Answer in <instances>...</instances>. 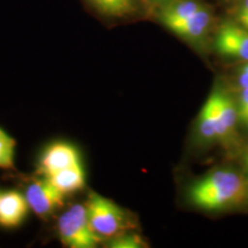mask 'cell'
Segmentation results:
<instances>
[{"mask_svg":"<svg viewBox=\"0 0 248 248\" xmlns=\"http://www.w3.org/2000/svg\"><path fill=\"white\" fill-rule=\"evenodd\" d=\"M190 200L203 210H221L243 203L248 197L244 175L232 170H217L200 179L190 188Z\"/></svg>","mask_w":248,"mask_h":248,"instance_id":"cell-1","label":"cell"},{"mask_svg":"<svg viewBox=\"0 0 248 248\" xmlns=\"http://www.w3.org/2000/svg\"><path fill=\"white\" fill-rule=\"evenodd\" d=\"M58 233L61 243L70 248H93L104 239L90 224L85 204H74L62 214Z\"/></svg>","mask_w":248,"mask_h":248,"instance_id":"cell-2","label":"cell"},{"mask_svg":"<svg viewBox=\"0 0 248 248\" xmlns=\"http://www.w3.org/2000/svg\"><path fill=\"white\" fill-rule=\"evenodd\" d=\"M90 224L102 238L116 237L126 226V215L116 203L94 192L85 203Z\"/></svg>","mask_w":248,"mask_h":248,"instance_id":"cell-3","label":"cell"},{"mask_svg":"<svg viewBox=\"0 0 248 248\" xmlns=\"http://www.w3.org/2000/svg\"><path fill=\"white\" fill-rule=\"evenodd\" d=\"M26 198L30 209L40 217L49 215L64 202V194L47 178L33 182L28 187Z\"/></svg>","mask_w":248,"mask_h":248,"instance_id":"cell-4","label":"cell"},{"mask_svg":"<svg viewBox=\"0 0 248 248\" xmlns=\"http://www.w3.org/2000/svg\"><path fill=\"white\" fill-rule=\"evenodd\" d=\"M80 162L79 153L74 145L62 141L54 142L46 148L40 157L38 171L47 177Z\"/></svg>","mask_w":248,"mask_h":248,"instance_id":"cell-5","label":"cell"},{"mask_svg":"<svg viewBox=\"0 0 248 248\" xmlns=\"http://www.w3.org/2000/svg\"><path fill=\"white\" fill-rule=\"evenodd\" d=\"M215 45L223 55L248 61V30L234 24H224L217 32Z\"/></svg>","mask_w":248,"mask_h":248,"instance_id":"cell-6","label":"cell"},{"mask_svg":"<svg viewBox=\"0 0 248 248\" xmlns=\"http://www.w3.org/2000/svg\"><path fill=\"white\" fill-rule=\"evenodd\" d=\"M30 209L27 198L17 191L0 193V225L16 228L24 221Z\"/></svg>","mask_w":248,"mask_h":248,"instance_id":"cell-7","label":"cell"},{"mask_svg":"<svg viewBox=\"0 0 248 248\" xmlns=\"http://www.w3.org/2000/svg\"><path fill=\"white\" fill-rule=\"evenodd\" d=\"M210 23H212V14L206 7H202L191 16L179 22L170 24L167 28L184 39L199 40L207 35Z\"/></svg>","mask_w":248,"mask_h":248,"instance_id":"cell-8","label":"cell"},{"mask_svg":"<svg viewBox=\"0 0 248 248\" xmlns=\"http://www.w3.org/2000/svg\"><path fill=\"white\" fill-rule=\"evenodd\" d=\"M49 182L64 195L82 190L85 186V173L82 162L47 176Z\"/></svg>","mask_w":248,"mask_h":248,"instance_id":"cell-9","label":"cell"},{"mask_svg":"<svg viewBox=\"0 0 248 248\" xmlns=\"http://www.w3.org/2000/svg\"><path fill=\"white\" fill-rule=\"evenodd\" d=\"M210 98L214 102L217 115L221 119L222 125L226 131L229 140H231L235 136V125H237V121L239 119L238 109L235 108V105L230 97L223 92H213L210 94Z\"/></svg>","mask_w":248,"mask_h":248,"instance_id":"cell-10","label":"cell"},{"mask_svg":"<svg viewBox=\"0 0 248 248\" xmlns=\"http://www.w3.org/2000/svg\"><path fill=\"white\" fill-rule=\"evenodd\" d=\"M204 6L195 0H179V1L171 2V4L164 6L160 12L159 18L163 26L169 27L184 18L191 16L195 12H198Z\"/></svg>","mask_w":248,"mask_h":248,"instance_id":"cell-11","label":"cell"},{"mask_svg":"<svg viewBox=\"0 0 248 248\" xmlns=\"http://www.w3.org/2000/svg\"><path fill=\"white\" fill-rule=\"evenodd\" d=\"M99 13L110 17H125L135 13V0H86Z\"/></svg>","mask_w":248,"mask_h":248,"instance_id":"cell-12","label":"cell"},{"mask_svg":"<svg viewBox=\"0 0 248 248\" xmlns=\"http://www.w3.org/2000/svg\"><path fill=\"white\" fill-rule=\"evenodd\" d=\"M198 126H199V133L203 139L209 141L218 140L215 111H214L213 102L210 100V98H208V100L206 101L202 109H201Z\"/></svg>","mask_w":248,"mask_h":248,"instance_id":"cell-13","label":"cell"},{"mask_svg":"<svg viewBox=\"0 0 248 248\" xmlns=\"http://www.w3.org/2000/svg\"><path fill=\"white\" fill-rule=\"evenodd\" d=\"M16 140L0 128V168L13 169Z\"/></svg>","mask_w":248,"mask_h":248,"instance_id":"cell-14","label":"cell"},{"mask_svg":"<svg viewBox=\"0 0 248 248\" xmlns=\"http://www.w3.org/2000/svg\"><path fill=\"white\" fill-rule=\"evenodd\" d=\"M111 248H139L144 247L145 243L139 234L121 233L109 243Z\"/></svg>","mask_w":248,"mask_h":248,"instance_id":"cell-15","label":"cell"},{"mask_svg":"<svg viewBox=\"0 0 248 248\" xmlns=\"http://www.w3.org/2000/svg\"><path fill=\"white\" fill-rule=\"evenodd\" d=\"M238 85L240 86L241 89H248V61L247 63L240 68L239 74H238L237 77Z\"/></svg>","mask_w":248,"mask_h":248,"instance_id":"cell-16","label":"cell"},{"mask_svg":"<svg viewBox=\"0 0 248 248\" xmlns=\"http://www.w3.org/2000/svg\"><path fill=\"white\" fill-rule=\"evenodd\" d=\"M248 110V89H244L239 99V106H238V114Z\"/></svg>","mask_w":248,"mask_h":248,"instance_id":"cell-17","label":"cell"},{"mask_svg":"<svg viewBox=\"0 0 248 248\" xmlns=\"http://www.w3.org/2000/svg\"><path fill=\"white\" fill-rule=\"evenodd\" d=\"M246 18H248V0H244L238 11V21L243 22Z\"/></svg>","mask_w":248,"mask_h":248,"instance_id":"cell-18","label":"cell"},{"mask_svg":"<svg viewBox=\"0 0 248 248\" xmlns=\"http://www.w3.org/2000/svg\"><path fill=\"white\" fill-rule=\"evenodd\" d=\"M243 163H244L245 172H246V175H245V177H246L247 183H248V151H246V153L244 154V156H243Z\"/></svg>","mask_w":248,"mask_h":248,"instance_id":"cell-19","label":"cell"},{"mask_svg":"<svg viewBox=\"0 0 248 248\" xmlns=\"http://www.w3.org/2000/svg\"><path fill=\"white\" fill-rule=\"evenodd\" d=\"M238 117H239V120L245 124V125L248 126V110L244 111V113H239L238 114Z\"/></svg>","mask_w":248,"mask_h":248,"instance_id":"cell-20","label":"cell"},{"mask_svg":"<svg viewBox=\"0 0 248 248\" xmlns=\"http://www.w3.org/2000/svg\"><path fill=\"white\" fill-rule=\"evenodd\" d=\"M241 26H243L244 28H246V29L248 30V18H246V20L243 21V22H240Z\"/></svg>","mask_w":248,"mask_h":248,"instance_id":"cell-21","label":"cell"}]
</instances>
